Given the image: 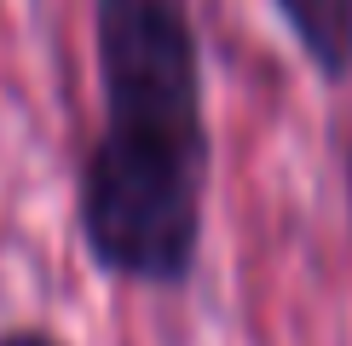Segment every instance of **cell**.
I'll use <instances>...</instances> for the list:
<instances>
[{"label":"cell","instance_id":"2","mask_svg":"<svg viewBox=\"0 0 352 346\" xmlns=\"http://www.w3.org/2000/svg\"><path fill=\"white\" fill-rule=\"evenodd\" d=\"M277 18L324 81L352 76V0H277Z\"/></svg>","mask_w":352,"mask_h":346},{"label":"cell","instance_id":"1","mask_svg":"<svg viewBox=\"0 0 352 346\" xmlns=\"http://www.w3.org/2000/svg\"><path fill=\"white\" fill-rule=\"evenodd\" d=\"M98 133L76 220L116 283L179 288L197 271L208 208V110L190 0H93Z\"/></svg>","mask_w":352,"mask_h":346},{"label":"cell","instance_id":"3","mask_svg":"<svg viewBox=\"0 0 352 346\" xmlns=\"http://www.w3.org/2000/svg\"><path fill=\"white\" fill-rule=\"evenodd\" d=\"M0 346H64V341H58L52 329H6Z\"/></svg>","mask_w":352,"mask_h":346}]
</instances>
